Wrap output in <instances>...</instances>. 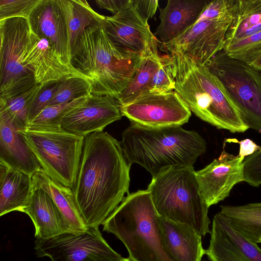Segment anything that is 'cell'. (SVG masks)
Masks as SVG:
<instances>
[{
    "instance_id": "1",
    "label": "cell",
    "mask_w": 261,
    "mask_h": 261,
    "mask_svg": "<svg viewBox=\"0 0 261 261\" xmlns=\"http://www.w3.org/2000/svg\"><path fill=\"white\" fill-rule=\"evenodd\" d=\"M130 166L120 142L107 132H95L85 137L72 189L87 227H99L128 193Z\"/></svg>"
},
{
    "instance_id": "2",
    "label": "cell",
    "mask_w": 261,
    "mask_h": 261,
    "mask_svg": "<svg viewBox=\"0 0 261 261\" xmlns=\"http://www.w3.org/2000/svg\"><path fill=\"white\" fill-rule=\"evenodd\" d=\"M120 143L128 163L141 165L152 177L172 167L193 166L206 149L201 136L180 125L150 127L131 123Z\"/></svg>"
},
{
    "instance_id": "3",
    "label": "cell",
    "mask_w": 261,
    "mask_h": 261,
    "mask_svg": "<svg viewBox=\"0 0 261 261\" xmlns=\"http://www.w3.org/2000/svg\"><path fill=\"white\" fill-rule=\"evenodd\" d=\"M171 55L175 73L174 91L191 112L218 129L232 133L249 129L224 85L206 65L185 56Z\"/></svg>"
},
{
    "instance_id": "4",
    "label": "cell",
    "mask_w": 261,
    "mask_h": 261,
    "mask_svg": "<svg viewBox=\"0 0 261 261\" xmlns=\"http://www.w3.org/2000/svg\"><path fill=\"white\" fill-rule=\"evenodd\" d=\"M141 58L120 51L103 25L87 28L71 49V66L90 82L91 94L116 98L127 86Z\"/></svg>"
},
{
    "instance_id": "5",
    "label": "cell",
    "mask_w": 261,
    "mask_h": 261,
    "mask_svg": "<svg viewBox=\"0 0 261 261\" xmlns=\"http://www.w3.org/2000/svg\"><path fill=\"white\" fill-rule=\"evenodd\" d=\"M159 215L147 189L128 194L102 223L124 245L134 261H173L164 247Z\"/></svg>"
},
{
    "instance_id": "6",
    "label": "cell",
    "mask_w": 261,
    "mask_h": 261,
    "mask_svg": "<svg viewBox=\"0 0 261 261\" xmlns=\"http://www.w3.org/2000/svg\"><path fill=\"white\" fill-rule=\"evenodd\" d=\"M160 216L191 227L202 237L211 232L207 206L193 166L167 168L152 178L148 186Z\"/></svg>"
},
{
    "instance_id": "7",
    "label": "cell",
    "mask_w": 261,
    "mask_h": 261,
    "mask_svg": "<svg viewBox=\"0 0 261 261\" xmlns=\"http://www.w3.org/2000/svg\"><path fill=\"white\" fill-rule=\"evenodd\" d=\"M23 134L46 174L58 182L72 189L77 178L85 137L62 128H27Z\"/></svg>"
},
{
    "instance_id": "8",
    "label": "cell",
    "mask_w": 261,
    "mask_h": 261,
    "mask_svg": "<svg viewBox=\"0 0 261 261\" xmlns=\"http://www.w3.org/2000/svg\"><path fill=\"white\" fill-rule=\"evenodd\" d=\"M206 66L224 85L244 123L261 132V73L224 50Z\"/></svg>"
},
{
    "instance_id": "9",
    "label": "cell",
    "mask_w": 261,
    "mask_h": 261,
    "mask_svg": "<svg viewBox=\"0 0 261 261\" xmlns=\"http://www.w3.org/2000/svg\"><path fill=\"white\" fill-rule=\"evenodd\" d=\"M30 35L27 19L0 20V98L7 99L37 85L24 58Z\"/></svg>"
},
{
    "instance_id": "10",
    "label": "cell",
    "mask_w": 261,
    "mask_h": 261,
    "mask_svg": "<svg viewBox=\"0 0 261 261\" xmlns=\"http://www.w3.org/2000/svg\"><path fill=\"white\" fill-rule=\"evenodd\" d=\"M34 249L38 257L51 261H125L103 238L99 227L84 231H67L46 239H36Z\"/></svg>"
},
{
    "instance_id": "11",
    "label": "cell",
    "mask_w": 261,
    "mask_h": 261,
    "mask_svg": "<svg viewBox=\"0 0 261 261\" xmlns=\"http://www.w3.org/2000/svg\"><path fill=\"white\" fill-rule=\"evenodd\" d=\"M235 9L220 17L197 20L180 36L162 44L163 50L171 55L189 57L200 65H206L224 49Z\"/></svg>"
},
{
    "instance_id": "12",
    "label": "cell",
    "mask_w": 261,
    "mask_h": 261,
    "mask_svg": "<svg viewBox=\"0 0 261 261\" xmlns=\"http://www.w3.org/2000/svg\"><path fill=\"white\" fill-rule=\"evenodd\" d=\"M121 112L131 123L150 127L181 126L191 116V111L174 90L144 94L121 106Z\"/></svg>"
},
{
    "instance_id": "13",
    "label": "cell",
    "mask_w": 261,
    "mask_h": 261,
    "mask_svg": "<svg viewBox=\"0 0 261 261\" xmlns=\"http://www.w3.org/2000/svg\"><path fill=\"white\" fill-rule=\"evenodd\" d=\"M104 27L114 45L124 54L143 56L158 45L148 20L140 15L131 0L117 14L106 16Z\"/></svg>"
},
{
    "instance_id": "14",
    "label": "cell",
    "mask_w": 261,
    "mask_h": 261,
    "mask_svg": "<svg viewBox=\"0 0 261 261\" xmlns=\"http://www.w3.org/2000/svg\"><path fill=\"white\" fill-rule=\"evenodd\" d=\"M121 105L113 96L90 94L63 118L61 128L75 135L86 136L102 132L109 124L123 116Z\"/></svg>"
},
{
    "instance_id": "15",
    "label": "cell",
    "mask_w": 261,
    "mask_h": 261,
    "mask_svg": "<svg viewBox=\"0 0 261 261\" xmlns=\"http://www.w3.org/2000/svg\"><path fill=\"white\" fill-rule=\"evenodd\" d=\"M244 159L223 150L218 158L195 171L200 192L209 207L228 197L233 187L244 181Z\"/></svg>"
},
{
    "instance_id": "16",
    "label": "cell",
    "mask_w": 261,
    "mask_h": 261,
    "mask_svg": "<svg viewBox=\"0 0 261 261\" xmlns=\"http://www.w3.org/2000/svg\"><path fill=\"white\" fill-rule=\"evenodd\" d=\"M24 130L0 102V163L32 177L41 168L25 141Z\"/></svg>"
},
{
    "instance_id": "17",
    "label": "cell",
    "mask_w": 261,
    "mask_h": 261,
    "mask_svg": "<svg viewBox=\"0 0 261 261\" xmlns=\"http://www.w3.org/2000/svg\"><path fill=\"white\" fill-rule=\"evenodd\" d=\"M28 20L30 30L46 39L61 60L73 68L67 24L58 0H40Z\"/></svg>"
},
{
    "instance_id": "18",
    "label": "cell",
    "mask_w": 261,
    "mask_h": 261,
    "mask_svg": "<svg viewBox=\"0 0 261 261\" xmlns=\"http://www.w3.org/2000/svg\"><path fill=\"white\" fill-rule=\"evenodd\" d=\"M24 62L33 71L37 84L60 81L71 75L85 78L61 60L46 39L38 36L31 30Z\"/></svg>"
},
{
    "instance_id": "19",
    "label": "cell",
    "mask_w": 261,
    "mask_h": 261,
    "mask_svg": "<svg viewBox=\"0 0 261 261\" xmlns=\"http://www.w3.org/2000/svg\"><path fill=\"white\" fill-rule=\"evenodd\" d=\"M162 242L173 261H201L205 251L202 236L188 225L159 216Z\"/></svg>"
},
{
    "instance_id": "20",
    "label": "cell",
    "mask_w": 261,
    "mask_h": 261,
    "mask_svg": "<svg viewBox=\"0 0 261 261\" xmlns=\"http://www.w3.org/2000/svg\"><path fill=\"white\" fill-rule=\"evenodd\" d=\"M207 2L199 0H169L160 9V23L153 33L162 44L174 40L197 20Z\"/></svg>"
},
{
    "instance_id": "21",
    "label": "cell",
    "mask_w": 261,
    "mask_h": 261,
    "mask_svg": "<svg viewBox=\"0 0 261 261\" xmlns=\"http://www.w3.org/2000/svg\"><path fill=\"white\" fill-rule=\"evenodd\" d=\"M23 213L30 217L34 225L36 239H46L70 231L51 197L41 189L33 187Z\"/></svg>"
},
{
    "instance_id": "22",
    "label": "cell",
    "mask_w": 261,
    "mask_h": 261,
    "mask_svg": "<svg viewBox=\"0 0 261 261\" xmlns=\"http://www.w3.org/2000/svg\"><path fill=\"white\" fill-rule=\"evenodd\" d=\"M32 190V176L0 163V216L23 213Z\"/></svg>"
},
{
    "instance_id": "23",
    "label": "cell",
    "mask_w": 261,
    "mask_h": 261,
    "mask_svg": "<svg viewBox=\"0 0 261 261\" xmlns=\"http://www.w3.org/2000/svg\"><path fill=\"white\" fill-rule=\"evenodd\" d=\"M33 187L45 191L52 198L67 222L70 231L87 229L77 207L72 188L51 179L41 169L32 177Z\"/></svg>"
},
{
    "instance_id": "24",
    "label": "cell",
    "mask_w": 261,
    "mask_h": 261,
    "mask_svg": "<svg viewBox=\"0 0 261 261\" xmlns=\"http://www.w3.org/2000/svg\"><path fill=\"white\" fill-rule=\"evenodd\" d=\"M63 12L70 49L84 30L91 26L104 25L106 16L94 11L85 0H58Z\"/></svg>"
},
{
    "instance_id": "25",
    "label": "cell",
    "mask_w": 261,
    "mask_h": 261,
    "mask_svg": "<svg viewBox=\"0 0 261 261\" xmlns=\"http://www.w3.org/2000/svg\"><path fill=\"white\" fill-rule=\"evenodd\" d=\"M158 46L142 56L127 86L116 98L121 106L149 93L153 76L161 62V56L159 54Z\"/></svg>"
},
{
    "instance_id": "26",
    "label": "cell",
    "mask_w": 261,
    "mask_h": 261,
    "mask_svg": "<svg viewBox=\"0 0 261 261\" xmlns=\"http://www.w3.org/2000/svg\"><path fill=\"white\" fill-rule=\"evenodd\" d=\"M220 212L232 226L249 241L257 244L261 238V202L241 205H221Z\"/></svg>"
},
{
    "instance_id": "27",
    "label": "cell",
    "mask_w": 261,
    "mask_h": 261,
    "mask_svg": "<svg viewBox=\"0 0 261 261\" xmlns=\"http://www.w3.org/2000/svg\"><path fill=\"white\" fill-rule=\"evenodd\" d=\"M260 32L261 0L237 1L233 19L226 36V44Z\"/></svg>"
},
{
    "instance_id": "28",
    "label": "cell",
    "mask_w": 261,
    "mask_h": 261,
    "mask_svg": "<svg viewBox=\"0 0 261 261\" xmlns=\"http://www.w3.org/2000/svg\"><path fill=\"white\" fill-rule=\"evenodd\" d=\"M211 239L205 254L211 261H251L228 237L213 218Z\"/></svg>"
},
{
    "instance_id": "29",
    "label": "cell",
    "mask_w": 261,
    "mask_h": 261,
    "mask_svg": "<svg viewBox=\"0 0 261 261\" xmlns=\"http://www.w3.org/2000/svg\"><path fill=\"white\" fill-rule=\"evenodd\" d=\"M87 96L66 102L47 106L29 123L27 128L42 129L61 128V123L64 116L73 108L83 102Z\"/></svg>"
},
{
    "instance_id": "30",
    "label": "cell",
    "mask_w": 261,
    "mask_h": 261,
    "mask_svg": "<svg viewBox=\"0 0 261 261\" xmlns=\"http://www.w3.org/2000/svg\"><path fill=\"white\" fill-rule=\"evenodd\" d=\"M91 86L86 78L71 75L60 81L58 88L48 105L68 102L91 94Z\"/></svg>"
},
{
    "instance_id": "31",
    "label": "cell",
    "mask_w": 261,
    "mask_h": 261,
    "mask_svg": "<svg viewBox=\"0 0 261 261\" xmlns=\"http://www.w3.org/2000/svg\"><path fill=\"white\" fill-rule=\"evenodd\" d=\"M42 87V85L37 84L19 94L7 99L0 98V102L6 107L18 124L25 129L29 123L28 116L31 106Z\"/></svg>"
},
{
    "instance_id": "32",
    "label": "cell",
    "mask_w": 261,
    "mask_h": 261,
    "mask_svg": "<svg viewBox=\"0 0 261 261\" xmlns=\"http://www.w3.org/2000/svg\"><path fill=\"white\" fill-rule=\"evenodd\" d=\"M223 50L229 57L250 64L261 55V32L226 44Z\"/></svg>"
},
{
    "instance_id": "33",
    "label": "cell",
    "mask_w": 261,
    "mask_h": 261,
    "mask_svg": "<svg viewBox=\"0 0 261 261\" xmlns=\"http://www.w3.org/2000/svg\"><path fill=\"white\" fill-rule=\"evenodd\" d=\"M175 76L173 57L170 54L162 55L160 66L151 81L149 93H164L174 91Z\"/></svg>"
},
{
    "instance_id": "34",
    "label": "cell",
    "mask_w": 261,
    "mask_h": 261,
    "mask_svg": "<svg viewBox=\"0 0 261 261\" xmlns=\"http://www.w3.org/2000/svg\"><path fill=\"white\" fill-rule=\"evenodd\" d=\"M214 218L244 255L251 261H261V249L257 244L249 241L237 231L229 220L220 212Z\"/></svg>"
},
{
    "instance_id": "35",
    "label": "cell",
    "mask_w": 261,
    "mask_h": 261,
    "mask_svg": "<svg viewBox=\"0 0 261 261\" xmlns=\"http://www.w3.org/2000/svg\"><path fill=\"white\" fill-rule=\"evenodd\" d=\"M40 0H0V20L22 17L28 19Z\"/></svg>"
},
{
    "instance_id": "36",
    "label": "cell",
    "mask_w": 261,
    "mask_h": 261,
    "mask_svg": "<svg viewBox=\"0 0 261 261\" xmlns=\"http://www.w3.org/2000/svg\"><path fill=\"white\" fill-rule=\"evenodd\" d=\"M60 81L42 85V88L31 106L28 116L29 123L45 107L48 106L50 101L58 88Z\"/></svg>"
},
{
    "instance_id": "37",
    "label": "cell",
    "mask_w": 261,
    "mask_h": 261,
    "mask_svg": "<svg viewBox=\"0 0 261 261\" xmlns=\"http://www.w3.org/2000/svg\"><path fill=\"white\" fill-rule=\"evenodd\" d=\"M243 167L244 181L255 187L261 185V149L245 158Z\"/></svg>"
},
{
    "instance_id": "38",
    "label": "cell",
    "mask_w": 261,
    "mask_h": 261,
    "mask_svg": "<svg viewBox=\"0 0 261 261\" xmlns=\"http://www.w3.org/2000/svg\"><path fill=\"white\" fill-rule=\"evenodd\" d=\"M237 2V0H215L207 3L197 20L223 16L235 9Z\"/></svg>"
},
{
    "instance_id": "39",
    "label": "cell",
    "mask_w": 261,
    "mask_h": 261,
    "mask_svg": "<svg viewBox=\"0 0 261 261\" xmlns=\"http://www.w3.org/2000/svg\"><path fill=\"white\" fill-rule=\"evenodd\" d=\"M131 2L140 15L147 20L154 16L159 6L158 1L131 0Z\"/></svg>"
},
{
    "instance_id": "40",
    "label": "cell",
    "mask_w": 261,
    "mask_h": 261,
    "mask_svg": "<svg viewBox=\"0 0 261 261\" xmlns=\"http://www.w3.org/2000/svg\"><path fill=\"white\" fill-rule=\"evenodd\" d=\"M227 142L238 143L240 144L239 152L238 156H249L256 151L261 149V147L257 145L252 140L249 139H246L239 141L236 139H227Z\"/></svg>"
},
{
    "instance_id": "41",
    "label": "cell",
    "mask_w": 261,
    "mask_h": 261,
    "mask_svg": "<svg viewBox=\"0 0 261 261\" xmlns=\"http://www.w3.org/2000/svg\"><path fill=\"white\" fill-rule=\"evenodd\" d=\"M130 0H96L95 3L100 8L105 9L116 15L121 11Z\"/></svg>"
},
{
    "instance_id": "42",
    "label": "cell",
    "mask_w": 261,
    "mask_h": 261,
    "mask_svg": "<svg viewBox=\"0 0 261 261\" xmlns=\"http://www.w3.org/2000/svg\"><path fill=\"white\" fill-rule=\"evenodd\" d=\"M256 70L261 71V55L254 61L248 64Z\"/></svg>"
},
{
    "instance_id": "43",
    "label": "cell",
    "mask_w": 261,
    "mask_h": 261,
    "mask_svg": "<svg viewBox=\"0 0 261 261\" xmlns=\"http://www.w3.org/2000/svg\"><path fill=\"white\" fill-rule=\"evenodd\" d=\"M125 261H134L130 259H129L128 257L127 258V259Z\"/></svg>"
},
{
    "instance_id": "44",
    "label": "cell",
    "mask_w": 261,
    "mask_h": 261,
    "mask_svg": "<svg viewBox=\"0 0 261 261\" xmlns=\"http://www.w3.org/2000/svg\"><path fill=\"white\" fill-rule=\"evenodd\" d=\"M258 243H261V238L258 241Z\"/></svg>"
},
{
    "instance_id": "45",
    "label": "cell",
    "mask_w": 261,
    "mask_h": 261,
    "mask_svg": "<svg viewBox=\"0 0 261 261\" xmlns=\"http://www.w3.org/2000/svg\"><path fill=\"white\" fill-rule=\"evenodd\" d=\"M203 261H206V260H203Z\"/></svg>"
}]
</instances>
